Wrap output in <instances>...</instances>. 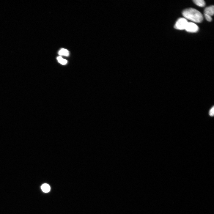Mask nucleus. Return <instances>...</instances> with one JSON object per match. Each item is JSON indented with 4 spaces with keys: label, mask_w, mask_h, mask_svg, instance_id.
Returning a JSON list of instances; mask_svg holds the SVG:
<instances>
[{
    "label": "nucleus",
    "mask_w": 214,
    "mask_h": 214,
    "mask_svg": "<svg viewBox=\"0 0 214 214\" xmlns=\"http://www.w3.org/2000/svg\"><path fill=\"white\" fill-rule=\"evenodd\" d=\"M183 16L185 18L193 22L200 23L203 20V16L199 11L193 8L186 9L182 12Z\"/></svg>",
    "instance_id": "nucleus-1"
},
{
    "label": "nucleus",
    "mask_w": 214,
    "mask_h": 214,
    "mask_svg": "<svg viewBox=\"0 0 214 214\" xmlns=\"http://www.w3.org/2000/svg\"><path fill=\"white\" fill-rule=\"evenodd\" d=\"M188 22L187 20L183 18L179 19L176 23L174 28L178 30L185 29Z\"/></svg>",
    "instance_id": "nucleus-2"
},
{
    "label": "nucleus",
    "mask_w": 214,
    "mask_h": 214,
    "mask_svg": "<svg viewBox=\"0 0 214 214\" xmlns=\"http://www.w3.org/2000/svg\"><path fill=\"white\" fill-rule=\"evenodd\" d=\"M199 27L195 23L188 22L185 29L186 31L190 32H196L199 30Z\"/></svg>",
    "instance_id": "nucleus-3"
},
{
    "label": "nucleus",
    "mask_w": 214,
    "mask_h": 214,
    "mask_svg": "<svg viewBox=\"0 0 214 214\" xmlns=\"http://www.w3.org/2000/svg\"><path fill=\"white\" fill-rule=\"evenodd\" d=\"M214 7L213 5L210 6L206 7L204 10L205 14L211 16L214 14Z\"/></svg>",
    "instance_id": "nucleus-4"
},
{
    "label": "nucleus",
    "mask_w": 214,
    "mask_h": 214,
    "mask_svg": "<svg viewBox=\"0 0 214 214\" xmlns=\"http://www.w3.org/2000/svg\"><path fill=\"white\" fill-rule=\"evenodd\" d=\"M41 189L42 191L45 193L49 192L51 189L50 185L47 183H44L41 186Z\"/></svg>",
    "instance_id": "nucleus-5"
},
{
    "label": "nucleus",
    "mask_w": 214,
    "mask_h": 214,
    "mask_svg": "<svg viewBox=\"0 0 214 214\" xmlns=\"http://www.w3.org/2000/svg\"><path fill=\"white\" fill-rule=\"evenodd\" d=\"M58 54L60 56H68L69 55V51L67 49L62 48L58 51Z\"/></svg>",
    "instance_id": "nucleus-6"
},
{
    "label": "nucleus",
    "mask_w": 214,
    "mask_h": 214,
    "mask_svg": "<svg viewBox=\"0 0 214 214\" xmlns=\"http://www.w3.org/2000/svg\"><path fill=\"white\" fill-rule=\"evenodd\" d=\"M193 1L195 4L199 7H204L205 5V2L203 0H194Z\"/></svg>",
    "instance_id": "nucleus-7"
},
{
    "label": "nucleus",
    "mask_w": 214,
    "mask_h": 214,
    "mask_svg": "<svg viewBox=\"0 0 214 214\" xmlns=\"http://www.w3.org/2000/svg\"><path fill=\"white\" fill-rule=\"evenodd\" d=\"M57 59L59 63L62 64L64 65L66 64L67 63V61L63 59L61 56H59L57 57Z\"/></svg>",
    "instance_id": "nucleus-8"
},
{
    "label": "nucleus",
    "mask_w": 214,
    "mask_h": 214,
    "mask_svg": "<svg viewBox=\"0 0 214 214\" xmlns=\"http://www.w3.org/2000/svg\"><path fill=\"white\" fill-rule=\"evenodd\" d=\"M209 114L211 116H213L214 114V107L213 106L210 109L209 111Z\"/></svg>",
    "instance_id": "nucleus-9"
},
{
    "label": "nucleus",
    "mask_w": 214,
    "mask_h": 214,
    "mask_svg": "<svg viewBox=\"0 0 214 214\" xmlns=\"http://www.w3.org/2000/svg\"><path fill=\"white\" fill-rule=\"evenodd\" d=\"M204 16L206 20L208 21H211L212 20V18L211 17L207 14H205Z\"/></svg>",
    "instance_id": "nucleus-10"
}]
</instances>
